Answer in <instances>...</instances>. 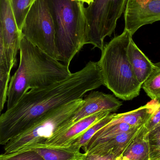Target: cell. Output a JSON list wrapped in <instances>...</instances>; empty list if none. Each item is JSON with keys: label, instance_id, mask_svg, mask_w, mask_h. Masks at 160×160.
I'll return each mask as SVG.
<instances>
[{"label": "cell", "instance_id": "cell-1", "mask_svg": "<svg viewBox=\"0 0 160 160\" xmlns=\"http://www.w3.org/2000/svg\"><path fill=\"white\" fill-rule=\"evenodd\" d=\"M103 85L98 62H88L65 79L32 88L0 116V145L32 128L49 113L69 102L83 98L88 91Z\"/></svg>", "mask_w": 160, "mask_h": 160}, {"label": "cell", "instance_id": "cell-2", "mask_svg": "<svg viewBox=\"0 0 160 160\" xmlns=\"http://www.w3.org/2000/svg\"><path fill=\"white\" fill-rule=\"evenodd\" d=\"M18 68L10 78L7 109L32 88L44 87L65 79L71 74L69 67L33 45L22 35Z\"/></svg>", "mask_w": 160, "mask_h": 160}, {"label": "cell", "instance_id": "cell-3", "mask_svg": "<svg viewBox=\"0 0 160 160\" xmlns=\"http://www.w3.org/2000/svg\"><path fill=\"white\" fill-rule=\"evenodd\" d=\"M132 39V35L124 30L104 46L98 62L103 85L116 97L125 101L139 96L142 87L128 58V47Z\"/></svg>", "mask_w": 160, "mask_h": 160}, {"label": "cell", "instance_id": "cell-4", "mask_svg": "<svg viewBox=\"0 0 160 160\" xmlns=\"http://www.w3.org/2000/svg\"><path fill=\"white\" fill-rule=\"evenodd\" d=\"M55 30L57 60L69 67L84 46L85 8L84 3L71 0H48Z\"/></svg>", "mask_w": 160, "mask_h": 160}, {"label": "cell", "instance_id": "cell-5", "mask_svg": "<svg viewBox=\"0 0 160 160\" xmlns=\"http://www.w3.org/2000/svg\"><path fill=\"white\" fill-rule=\"evenodd\" d=\"M128 0H93L85 8L84 45L91 44L101 50L104 39L114 32L125 11Z\"/></svg>", "mask_w": 160, "mask_h": 160}, {"label": "cell", "instance_id": "cell-6", "mask_svg": "<svg viewBox=\"0 0 160 160\" xmlns=\"http://www.w3.org/2000/svg\"><path fill=\"white\" fill-rule=\"evenodd\" d=\"M83 102V99H80L51 112L28 130L5 145V153L16 152L26 146L46 142L75 116Z\"/></svg>", "mask_w": 160, "mask_h": 160}, {"label": "cell", "instance_id": "cell-7", "mask_svg": "<svg viewBox=\"0 0 160 160\" xmlns=\"http://www.w3.org/2000/svg\"><path fill=\"white\" fill-rule=\"evenodd\" d=\"M22 35L33 45L57 59L55 30L48 0H35L22 28Z\"/></svg>", "mask_w": 160, "mask_h": 160}, {"label": "cell", "instance_id": "cell-8", "mask_svg": "<svg viewBox=\"0 0 160 160\" xmlns=\"http://www.w3.org/2000/svg\"><path fill=\"white\" fill-rule=\"evenodd\" d=\"M125 29L133 35L141 27L160 21V0H128Z\"/></svg>", "mask_w": 160, "mask_h": 160}, {"label": "cell", "instance_id": "cell-9", "mask_svg": "<svg viewBox=\"0 0 160 160\" xmlns=\"http://www.w3.org/2000/svg\"><path fill=\"white\" fill-rule=\"evenodd\" d=\"M0 28L7 61L11 70L16 64L22 34L8 0H0Z\"/></svg>", "mask_w": 160, "mask_h": 160}, {"label": "cell", "instance_id": "cell-10", "mask_svg": "<svg viewBox=\"0 0 160 160\" xmlns=\"http://www.w3.org/2000/svg\"><path fill=\"white\" fill-rule=\"evenodd\" d=\"M83 99V104L68 122L69 128L78 121L97 113L118 111L122 102L114 95L100 91H92Z\"/></svg>", "mask_w": 160, "mask_h": 160}, {"label": "cell", "instance_id": "cell-11", "mask_svg": "<svg viewBox=\"0 0 160 160\" xmlns=\"http://www.w3.org/2000/svg\"><path fill=\"white\" fill-rule=\"evenodd\" d=\"M111 113V112L104 111L94 114L78 121L63 132L51 137L42 143L30 145H35L52 147H66L70 142L78 138L88 128Z\"/></svg>", "mask_w": 160, "mask_h": 160}, {"label": "cell", "instance_id": "cell-12", "mask_svg": "<svg viewBox=\"0 0 160 160\" xmlns=\"http://www.w3.org/2000/svg\"><path fill=\"white\" fill-rule=\"evenodd\" d=\"M140 128L99 141L89 148L84 153L100 155L112 154L117 158H119Z\"/></svg>", "mask_w": 160, "mask_h": 160}, {"label": "cell", "instance_id": "cell-13", "mask_svg": "<svg viewBox=\"0 0 160 160\" xmlns=\"http://www.w3.org/2000/svg\"><path fill=\"white\" fill-rule=\"evenodd\" d=\"M148 133L145 125H143L117 160H150Z\"/></svg>", "mask_w": 160, "mask_h": 160}, {"label": "cell", "instance_id": "cell-14", "mask_svg": "<svg viewBox=\"0 0 160 160\" xmlns=\"http://www.w3.org/2000/svg\"><path fill=\"white\" fill-rule=\"evenodd\" d=\"M158 102L154 101L128 112L114 114L112 121L104 127H109L124 123L132 126H142L147 123L158 106Z\"/></svg>", "mask_w": 160, "mask_h": 160}, {"label": "cell", "instance_id": "cell-15", "mask_svg": "<svg viewBox=\"0 0 160 160\" xmlns=\"http://www.w3.org/2000/svg\"><path fill=\"white\" fill-rule=\"evenodd\" d=\"M128 56L136 78L142 85L152 73L154 64L138 48L132 39L128 47Z\"/></svg>", "mask_w": 160, "mask_h": 160}, {"label": "cell", "instance_id": "cell-16", "mask_svg": "<svg viewBox=\"0 0 160 160\" xmlns=\"http://www.w3.org/2000/svg\"><path fill=\"white\" fill-rule=\"evenodd\" d=\"M28 150L37 152L44 160H82L83 155L71 146L52 147L34 145L26 146L18 151Z\"/></svg>", "mask_w": 160, "mask_h": 160}, {"label": "cell", "instance_id": "cell-17", "mask_svg": "<svg viewBox=\"0 0 160 160\" xmlns=\"http://www.w3.org/2000/svg\"><path fill=\"white\" fill-rule=\"evenodd\" d=\"M141 127L142 126H132L126 123H121L109 127H103L97 132L88 143L82 148L84 152H86L89 148L99 141L120 133L133 130Z\"/></svg>", "mask_w": 160, "mask_h": 160}, {"label": "cell", "instance_id": "cell-18", "mask_svg": "<svg viewBox=\"0 0 160 160\" xmlns=\"http://www.w3.org/2000/svg\"><path fill=\"white\" fill-rule=\"evenodd\" d=\"M114 114L111 113L109 115L99 120L93 126L88 128L78 138L70 142L67 146H71L75 149L80 151V149L83 148L88 143L89 140L100 129L102 128L112 120L114 117Z\"/></svg>", "mask_w": 160, "mask_h": 160}, {"label": "cell", "instance_id": "cell-19", "mask_svg": "<svg viewBox=\"0 0 160 160\" xmlns=\"http://www.w3.org/2000/svg\"><path fill=\"white\" fill-rule=\"evenodd\" d=\"M147 95L154 101L160 102V62L154 64L152 73L142 85Z\"/></svg>", "mask_w": 160, "mask_h": 160}, {"label": "cell", "instance_id": "cell-20", "mask_svg": "<svg viewBox=\"0 0 160 160\" xmlns=\"http://www.w3.org/2000/svg\"><path fill=\"white\" fill-rule=\"evenodd\" d=\"M18 27L21 32L25 17L32 3V0H8Z\"/></svg>", "mask_w": 160, "mask_h": 160}, {"label": "cell", "instance_id": "cell-21", "mask_svg": "<svg viewBox=\"0 0 160 160\" xmlns=\"http://www.w3.org/2000/svg\"><path fill=\"white\" fill-rule=\"evenodd\" d=\"M150 160L160 157V124L148 133Z\"/></svg>", "mask_w": 160, "mask_h": 160}, {"label": "cell", "instance_id": "cell-22", "mask_svg": "<svg viewBox=\"0 0 160 160\" xmlns=\"http://www.w3.org/2000/svg\"><path fill=\"white\" fill-rule=\"evenodd\" d=\"M0 160H44L36 151L32 150L18 151L0 155Z\"/></svg>", "mask_w": 160, "mask_h": 160}, {"label": "cell", "instance_id": "cell-23", "mask_svg": "<svg viewBox=\"0 0 160 160\" xmlns=\"http://www.w3.org/2000/svg\"><path fill=\"white\" fill-rule=\"evenodd\" d=\"M10 78V73L0 69V113L7 100L8 90Z\"/></svg>", "mask_w": 160, "mask_h": 160}, {"label": "cell", "instance_id": "cell-24", "mask_svg": "<svg viewBox=\"0 0 160 160\" xmlns=\"http://www.w3.org/2000/svg\"><path fill=\"white\" fill-rule=\"evenodd\" d=\"M117 158L112 154L106 155L93 154V153H83L82 160H117Z\"/></svg>", "mask_w": 160, "mask_h": 160}, {"label": "cell", "instance_id": "cell-25", "mask_svg": "<svg viewBox=\"0 0 160 160\" xmlns=\"http://www.w3.org/2000/svg\"><path fill=\"white\" fill-rule=\"evenodd\" d=\"M160 124V102L156 112L153 114L151 118L145 124L148 132L158 127Z\"/></svg>", "mask_w": 160, "mask_h": 160}, {"label": "cell", "instance_id": "cell-26", "mask_svg": "<svg viewBox=\"0 0 160 160\" xmlns=\"http://www.w3.org/2000/svg\"><path fill=\"white\" fill-rule=\"evenodd\" d=\"M0 69L7 71L9 73H10L11 71L8 67L5 53L1 28H0Z\"/></svg>", "mask_w": 160, "mask_h": 160}, {"label": "cell", "instance_id": "cell-27", "mask_svg": "<svg viewBox=\"0 0 160 160\" xmlns=\"http://www.w3.org/2000/svg\"><path fill=\"white\" fill-rule=\"evenodd\" d=\"M71 1H77V2H82L83 3H86L88 5L93 2V0H71Z\"/></svg>", "mask_w": 160, "mask_h": 160}, {"label": "cell", "instance_id": "cell-28", "mask_svg": "<svg viewBox=\"0 0 160 160\" xmlns=\"http://www.w3.org/2000/svg\"><path fill=\"white\" fill-rule=\"evenodd\" d=\"M160 160V157H159V158H158L156 160Z\"/></svg>", "mask_w": 160, "mask_h": 160}, {"label": "cell", "instance_id": "cell-29", "mask_svg": "<svg viewBox=\"0 0 160 160\" xmlns=\"http://www.w3.org/2000/svg\"><path fill=\"white\" fill-rule=\"evenodd\" d=\"M35 0H32V3H33V2H34V1Z\"/></svg>", "mask_w": 160, "mask_h": 160}, {"label": "cell", "instance_id": "cell-30", "mask_svg": "<svg viewBox=\"0 0 160 160\" xmlns=\"http://www.w3.org/2000/svg\"></svg>", "mask_w": 160, "mask_h": 160}]
</instances>
